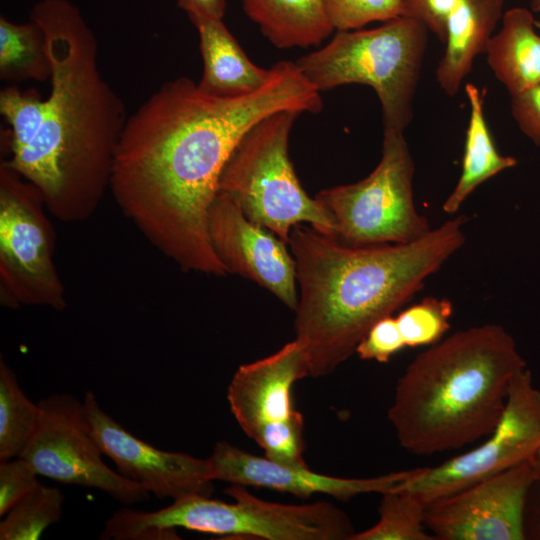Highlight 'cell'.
Wrapping results in <instances>:
<instances>
[{"label":"cell","mask_w":540,"mask_h":540,"mask_svg":"<svg viewBox=\"0 0 540 540\" xmlns=\"http://www.w3.org/2000/svg\"><path fill=\"white\" fill-rule=\"evenodd\" d=\"M322 107L320 91L292 61L275 63L264 86L237 97L212 96L177 77L128 116L109 189L123 215L180 270L225 276L208 214L226 162L262 119Z\"/></svg>","instance_id":"1"},{"label":"cell","mask_w":540,"mask_h":540,"mask_svg":"<svg viewBox=\"0 0 540 540\" xmlns=\"http://www.w3.org/2000/svg\"><path fill=\"white\" fill-rule=\"evenodd\" d=\"M29 18L46 37L51 88L38 132L5 161L39 189L51 216L78 223L110 187L126 107L102 76L96 36L74 3L40 0Z\"/></svg>","instance_id":"2"},{"label":"cell","mask_w":540,"mask_h":540,"mask_svg":"<svg viewBox=\"0 0 540 540\" xmlns=\"http://www.w3.org/2000/svg\"><path fill=\"white\" fill-rule=\"evenodd\" d=\"M465 215L403 244L346 245L313 227L295 225L288 246L300 294L296 340L309 377L333 373L369 329L408 302L465 243Z\"/></svg>","instance_id":"3"},{"label":"cell","mask_w":540,"mask_h":540,"mask_svg":"<svg viewBox=\"0 0 540 540\" xmlns=\"http://www.w3.org/2000/svg\"><path fill=\"white\" fill-rule=\"evenodd\" d=\"M525 368L513 337L497 324L431 345L397 381L387 416L398 442L428 456L487 437L501 419L513 378Z\"/></svg>","instance_id":"4"},{"label":"cell","mask_w":540,"mask_h":540,"mask_svg":"<svg viewBox=\"0 0 540 540\" xmlns=\"http://www.w3.org/2000/svg\"><path fill=\"white\" fill-rule=\"evenodd\" d=\"M428 31L406 16L372 29L337 31L296 64L320 92L347 84L370 86L381 105L384 130L404 132L413 118Z\"/></svg>","instance_id":"5"},{"label":"cell","mask_w":540,"mask_h":540,"mask_svg":"<svg viewBox=\"0 0 540 540\" xmlns=\"http://www.w3.org/2000/svg\"><path fill=\"white\" fill-rule=\"evenodd\" d=\"M225 493L234 501L195 495L154 511L131 509L128 531L141 540L178 539L176 528L266 540H351L356 533L348 515L329 502H270L234 484Z\"/></svg>","instance_id":"6"},{"label":"cell","mask_w":540,"mask_h":540,"mask_svg":"<svg viewBox=\"0 0 540 540\" xmlns=\"http://www.w3.org/2000/svg\"><path fill=\"white\" fill-rule=\"evenodd\" d=\"M301 114L281 111L254 125L226 162L218 191L234 198L251 221L262 225L287 245L292 228L307 223L335 237L328 209L302 187L289 157V136Z\"/></svg>","instance_id":"7"},{"label":"cell","mask_w":540,"mask_h":540,"mask_svg":"<svg viewBox=\"0 0 540 540\" xmlns=\"http://www.w3.org/2000/svg\"><path fill=\"white\" fill-rule=\"evenodd\" d=\"M415 164L403 132L383 130L381 158L355 183L319 191L336 224L334 238L350 246L403 244L431 229L414 204Z\"/></svg>","instance_id":"8"},{"label":"cell","mask_w":540,"mask_h":540,"mask_svg":"<svg viewBox=\"0 0 540 540\" xmlns=\"http://www.w3.org/2000/svg\"><path fill=\"white\" fill-rule=\"evenodd\" d=\"M39 189L0 165V302L9 308L67 306L55 265V231Z\"/></svg>","instance_id":"9"},{"label":"cell","mask_w":540,"mask_h":540,"mask_svg":"<svg viewBox=\"0 0 540 540\" xmlns=\"http://www.w3.org/2000/svg\"><path fill=\"white\" fill-rule=\"evenodd\" d=\"M308 375L294 339L270 356L241 365L227 390L230 410L244 433L281 464L309 467L304 459V421L293 405L294 384Z\"/></svg>","instance_id":"10"},{"label":"cell","mask_w":540,"mask_h":540,"mask_svg":"<svg viewBox=\"0 0 540 540\" xmlns=\"http://www.w3.org/2000/svg\"><path fill=\"white\" fill-rule=\"evenodd\" d=\"M540 450V390L525 368L515 375L504 412L481 445L436 467L418 468L394 490L404 491L424 506L482 479L531 461Z\"/></svg>","instance_id":"11"},{"label":"cell","mask_w":540,"mask_h":540,"mask_svg":"<svg viewBox=\"0 0 540 540\" xmlns=\"http://www.w3.org/2000/svg\"><path fill=\"white\" fill-rule=\"evenodd\" d=\"M40 419L34 437L21 457L39 476L63 484L101 490L132 505L149 498L141 485L112 470L92 435L83 402L69 394H53L38 403Z\"/></svg>","instance_id":"12"},{"label":"cell","mask_w":540,"mask_h":540,"mask_svg":"<svg viewBox=\"0 0 540 540\" xmlns=\"http://www.w3.org/2000/svg\"><path fill=\"white\" fill-rule=\"evenodd\" d=\"M535 477L531 461L482 479L426 507L435 540H524L523 510Z\"/></svg>","instance_id":"13"},{"label":"cell","mask_w":540,"mask_h":540,"mask_svg":"<svg viewBox=\"0 0 540 540\" xmlns=\"http://www.w3.org/2000/svg\"><path fill=\"white\" fill-rule=\"evenodd\" d=\"M83 406L103 455L115 463L122 476L159 499L212 495L214 480L208 458L164 451L135 437L100 407L90 391L84 396Z\"/></svg>","instance_id":"14"},{"label":"cell","mask_w":540,"mask_h":540,"mask_svg":"<svg viewBox=\"0 0 540 540\" xmlns=\"http://www.w3.org/2000/svg\"><path fill=\"white\" fill-rule=\"evenodd\" d=\"M211 246L228 273L271 292L289 309L298 305L296 265L287 244L248 219L239 203L218 191L208 214Z\"/></svg>","instance_id":"15"},{"label":"cell","mask_w":540,"mask_h":540,"mask_svg":"<svg viewBox=\"0 0 540 540\" xmlns=\"http://www.w3.org/2000/svg\"><path fill=\"white\" fill-rule=\"evenodd\" d=\"M212 479L245 487H258L308 498L325 494L347 501L368 493L382 494L413 476L418 468L373 478H342L320 474L309 467H295L251 454L219 441L208 457Z\"/></svg>","instance_id":"16"},{"label":"cell","mask_w":540,"mask_h":540,"mask_svg":"<svg viewBox=\"0 0 540 540\" xmlns=\"http://www.w3.org/2000/svg\"><path fill=\"white\" fill-rule=\"evenodd\" d=\"M199 36L203 73L199 88L217 97H237L257 91L271 76V67L255 65L228 30L223 19L188 15Z\"/></svg>","instance_id":"17"},{"label":"cell","mask_w":540,"mask_h":540,"mask_svg":"<svg viewBox=\"0 0 540 540\" xmlns=\"http://www.w3.org/2000/svg\"><path fill=\"white\" fill-rule=\"evenodd\" d=\"M504 0H461L448 19L445 50L436 68L439 87L458 93L475 58L485 53L501 21Z\"/></svg>","instance_id":"18"},{"label":"cell","mask_w":540,"mask_h":540,"mask_svg":"<svg viewBox=\"0 0 540 540\" xmlns=\"http://www.w3.org/2000/svg\"><path fill=\"white\" fill-rule=\"evenodd\" d=\"M532 10L513 7L504 12L500 29L485 54L494 77L515 95L540 84V35Z\"/></svg>","instance_id":"19"},{"label":"cell","mask_w":540,"mask_h":540,"mask_svg":"<svg viewBox=\"0 0 540 540\" xmlns=\"http://www.w3.org/2000/svg\"><path fill=\"white\" fill-rule=\"evenodd\" d=\"M245 14L277 48L319 45L334 28L323 0H239Z\"/></svg>","instance_id":"20"},{"label":"cell","mask_w":540,"mask_h":540,"mask_svg":"<svg viewBox=\"0 0 540 540\" xmlns=\"http://www.w3.org/2000/svg\"><path fill=\"white\" fill-rule=\"evenodd\" d=\"M470 113L464 154L458 181L442 205L447 214L459 211L467 197L482 183L517 165L512 156L501 155L493 141L484 115V96L473 83L465 85Z\"/></svg>","instance_id":"21"},{"label":"cell","mask_w":540,"mask_h":540,"mask_svg":"<svg viewBox=\"0 0 540 540\" xmlns=\"http://www.w3.org/2000/svg\"><path fill=\"white\" fill-rule=\"evenodd\" d=\"M46 37L37 22L15 23L0 17V78L18 82L50 80Z\"/></svg>","instance_id":"22"},{"label":"cell","mask_w":540,"mask_h":540,"mask_svg":"<svg viewBox=\"0 0 540 540\" xmlns=\"http://www.w3.org/2000/svg\"><path fill=\"white\" fill-rule=\"evenodd\" d=\"M40 407L18 384L14 371L0 360V460L21 457L35 435Z\"/></svg>","instance_id":"23"},{"label":"cell","mask_w":540,"mask_h":540,"mask_svg":"<svg viewBox=\"0 0 540 540\" xmlns=\"http://www.w3.org/2000/svg\"><path fill=\"white\" fill-rule=\"evenodd\" d=\"M381 496L378 521L351 540H435L425 523L426 506L419 500L394 489Z\"/></svg>","instance_id":"24"},{"label":"cell","mask_w":540,"mask_h":540,"mask_svg":"<svg viewBox=\"0 0 540 540\" xmlns=\"http://www.w3.org/2000/svg\"><path fill=\"white\" fill-rule=\"evenodd\" d=\"M63 493L55 487L38 484L13 506L0 522L1 540H37L61 519Z\"/></svg>","instance_id":"25"},{"label":"cell","mask_w":540,"mask_h":540,"mask_svg":"<svg viewBox=\"0 0 540 540\" xmlns=\"http://www.w3.org/2000/svg\"><path fill=\"white\" fill-rule=\"evenodd\" d=\"M453 306L447 298L426 297L396 317L405 345L410 348L433 345L450 328Z\"/></svg>","instance_id":"26"},{"label":"cell","mask_w":540,"mask_h":540,"mask_svg":"<svg viewBox=\"0 0 540 540\" xmlns=\"http://www.w3.org/2000/svg\"><path fill=\"white\" fill-rule=\"evenodd\" d=\"M0 113L10 126V151L14 152L38 132L46 114V99L37 92L8 86L0 92Z\"/></svg>","instance_id":"27"},{"label":"cell","mask_w":540,"mask_h":540,"mask_svg":"<svg viewBox=\"0 0 540 540\" xmlns=\"http://www.w3.org/2000/svg\"><path fill=\"white\" fill-rule=\"evenodd\" d=\"M328 19L337 31L361 29L376 21L403 15L404 0H323Z\"/></svg>","instance_id":"28"},{"label":"cell","mask_w":540,"mask_h":540,"mask_svg":"<svg viewBox=\"0 0 540 540\" xmlns=\"http://www.w3.org/2000/svg\"><path fill=\"white\" fill-rule=\"evenodd\" d=\"M38 476L34 467L23 457L1 461L0 516L5 515L39 484Z\"/></svg>","instance_id":"29"},{"label":"cell","mask_w":540,"mask_h":540,"mask_svg":"<svg viewBox=\"0 0 540 540\" xmlns=\"http://www.w3.org/2000/svg\"><path fill=\"white\" fill-rule=\"evenodd\" d=\"M406 347L396 317L387 316L376 322L362 338L355 353L363 360L388 362Z\"/></svg>","instance_id":"30"},{"label":"cell","mask_w":540,"mask_h":540,"mask_svg":"<svg viewBox=\"0 0 540 540\" xmlns=\"http://www.w3.org/2000/svg\"><path fill=\"white\" fill-rule=\"evenodd\" d=\"M461 0H404L403 15L418 20L444 44L450 15Z\"/></svg>","instance_id":"31"},{"label":"cell","mask_w":540,"mask_h":540,"mask_svg":"<svg viewBox=\"0 0 540 540\" xmlns=\"http://www.w3.org/2000/svg\"><path fill=\"white\" fill-rule=\"evenodd\" d=\"M510 108L521 132L540 146V84L511 95Z\"/></svg>","instance_id":"32"},{"label":"cell","mask_w":540,"mask_h":540,"mask_svg":"<svg viewBox=\"0 0 540 540\" xmlns=\"http://www.w3.org/2000/svg\"><path fill=\"white\" fill-rule=\"evenodd\" d=\"M524 540H540V475L532 480L523 510Z\"/></svg>","instance_id":"33"},{"label":"cell","mask_w":540,"mask_h":540,"mask_svg":"<svg viewBox=\"0 0 540 540\" xmlns=\"http://www.w3.org/2000/svg\"><path fill=\"white\" fill-rule=\"evenodd\" d=\"M179 8L187 15L200 14L223 19L226 9L225 0H176Z\"/></svg>","instance_id":"34"},{"label":"cell","mask_w":540,"mask_h":540,"mask_svg":"<svg viewBox=\"0 0 540 540\" xmlns=\"http://www.w3.org/2000/svg\"><path fill=\"white\" fill-rule=\"evenodd\" d=\"M531 463H532V465L534 467L535 474L540 475V450L532 458Z\"/></svg>","instance_id":"35"},{"label":"cell","mask_w":540,"mask_h":540,"mask_svg":"<svg viewBox=\"0 0 540 540\" xmlns=\"http://www.w3.org/2000/svg\"><path fill=\"white\" fill-rule=\"evenodd\" d=\"M531 10L534 13H540V0H531Z\"/></svg>","instance_id":"36"}]
</instances>
